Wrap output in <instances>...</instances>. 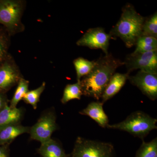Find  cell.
<instances>
[{
    "instance_id": "1",
    "label": "cell",
    "mask_w": 157,
    "mask_h": 157,
    "mask_svg": "<svg viewBox=\"0 0 157 157\" xmlns=\"http://www.w3.org/2000/svg\"><path fill=\"white\" fill-rule=\"evenodd\" d=\"M123 65L111 54L100 58L91 71L80 79L82 95L99 101L116 70Z\"/></svg>"
},
{
    "instance_id": "2",
    "label": "cell",
    "mask_w": 157,
    "mask_h": 157,
    "mask_svg": "<svg viewBox=\"0 0 157 157\" xmlns=\"http://www.w3.org/2000/svg\"><path fill=\"white\" fill-rule=\"evenodd\" d=\"M145 17L141 16L132 4L128 3L122 9L119 20L110 31L111 36L120 38L127 48L136 45L142 35V28Z\"/></svg>"
},
{
    "instance_id": "3",
    "label": "cell",
    "mask_w": 157,
    "mask_h": 157,
    "mask_svg": "<svg viewBox=\"0 0 157 157\" xmlns=\"http://www.w3.org/2000/svg\"><path fill=\"white\" fill-rule=\"evenodd\" d=\"M25 4V1L22 0L0 1V24L4 26L10 36L25 29L21 18Z\"/></svg>"
},
{
    "instance_id": "4",
    "label": "cell",
    "mask_w": 157,
    "mask_h": 157,
    "mask_svg": "<svg viewBox=\"0 0 157 157\" xmlns=\"http://www.w3.org/2000/svg\"><path fill=\"white\" fill-rule=\"evenodd\" d=\"M157 119L137 110L132 113L123 121L114 124H109L107 128L128 132L143 140L151 131L157 129Z\"/></svg>"
},
{
    "instance_id": "5",
    "label": "cell",
    "mask_w": 157,
    "mask_h": 157,
    "mask_svg": "<svg viewBox=\"0 0 157 157\" xmlns=\"http://www.w3.org/2000/svg\"><path fill=\"white\" fill-rule=\"evenodd\" d=\"M114 147L111 143L78 137L71 154L72 157H113Z\"/></svg>"
},
{
    "instance_id": "6",
    "label": "cell",
    "mask_w": 157,
    "mask_h": 157,
    "mask_svg": "<svg viewBox=\"0 0 157 157\" xmlns=\"http://www.w3.org/2000/svg\"><path fill=\"white\" fill-rule=\"evenodd\" d=\"M56 116L53 109L45 110L37 122L30 127L29 134L32 140H36L41 144L50 140L52 133L58 129Z\"/></svg>"
},
{
    "instance_id": "7",
    "label": "cell",
    "mask_w": 157,
    "mask_h": 157,
    "mask_svg": "<svg viewBox=\"0 0 157 157\" xmlns=\"http://www.w3.org/2000/svg\"><path fill=\"white\" fill-rule=\"evenodd\" d=\"M124 63L128 73L139 69L146 73L157 74V51L131 53L127 56Z\"/></svg>"
},
{
    "instance_id": "8",
    "label": "cell",
    "mask_w": 157,
    "mask_h": 157,
    "mask_svg": "<svg viewBox=\"0 0 157 157\" xmlns=\"http://www.w3.org/2000/svg\"><path fill=\"white\" fill-rule=\"evenodd\" d=\"M111 38L110 34L107 33L103 28L90 29L78 39L76 45L91 49H101L107 55L109 40Z\"/></svg>"
},
{
    "instance_id": "9",
    "label": "cell",
    "mask_w": 157,
    "mask_h": 157,
    "mask_svg": "<svg viewBox=\"0 0 157 157\" xmlns=\"http://www.w3.org/2000/svg\"><path fill=\"white\" fill-rule=\"evenodd\" d=\"M23 76L19 67L10 55L0 66V92L4 93L17 85Z\"/></svg>"
},
{
    "instance_id": "10",
    "label": "cell",
    "mask_w": 157,
    "mask_h": 157,
    "mask_svg": "<svg viewBox=\"0 0 157 157\" xmlns=\"http://www.w3.org/2000/svg\"><path fill=\"white\" fill-rule=\"evenodd\" d=\"M128 79L132 85L137 86L142 94L150 100H156L157 74L140 70L135 76H129Z\"/></svg>"
},
{
    "instance_id": "11",
    "label": "cell",
    "mask_w": 157,
    "mask_h": 157,
    "mask_svg": "<svg viewBox=\"0 0 157 157\" xmlns=\"http://www.w3.org/2000/svg\"><path fill=\"white\" fill-rule=\"evenodd\" d=\"M103 103L99 101L91 102L79 113L89 117L102 128H107L109 124V120L103 109Z\"/></svg>"
},
{
    "instance_id": "12",
    "label": "cell",
    "mask_w": 157,
    "mask_h": 157,
    "mask_svg": "<svg viewBox=\"0 0 157 157\" xmlns=\"http://www.w3.org/2000/svg\"><path fill=\"white\" fill-rule=\"evenodd\" d=\"M130 73H115L110 78L102 96V102L104 104L117 94L125 84Z\"/></svg>"
},
{
    "instance_id": "13",
    "label": "cell",
    "mask_w": 157,
    "mask_h": 157,
    "mask_svg": "<svg viewBox=\"0 0 157 157\" xmlns=\"http://www.w3.org/2000/svg\"><path fill=\"white\" fill-rule=\"evenodd\" d=\"M25 112L23 107L11 108L9 105L6 106L0 111V131L8 126L21 124Z\"/></svg>"
},
{
    "instance_id": "14",
    "label": "cell",
    "mask_w": 157,
    "mask_h": 157,
    "mask_svg": "<svg viewBox=\"0 0 157 157\" xmlns=\"http://www.w3.org/2000/svg\"><path fill=\"white\" fill-rule=\"evenodd\" d=\"M30 127L24 126L21 124L8 126L0 131V146L9 145L14 139L25 134L29 133Z\"/></svg>"
},
{
    "instance_id": "15",
    "label": "cell",
    "mask_w": 157,
    "mask_h": 157,
    "mask_svg": "<svg viewBox=\"0 0 157 157\" xmlns=\"http://www.w3.org/2000/svg\"><path fill=\"white\" fill-rule=\"evenodd\" d=\"M38 153L42 157H68L61 144L56 140H50L41 144L38 149Z\"/></svg>"
},
{
    "instance_id": "16",
    "label": "cell",
    "mask_w": 157,
    "mask_h": 157,
    "mask_svg": "<svg viewBox=\"0 0 157 157\" xmlns=\"http://www.w3.org/2000/svg\"><path fill=\"white\" fill-rule=\"evenodd\" d=\"M134 53H144L157 51V39L148 36H141L137 40Z\"/></svg>"
},
{
    "instance_id": "17",
    "label": "cell",
    "mask_w": 157,
    "mask_h": 157,
    "mask_svg": "<svg viewBox=\"0 0 157 157\" xmlns=\"http://www.w3.org/2000/svg\"><path fill=\"white\" fill-rule=\"evenodd\" d=\"M96 61H91L82 57H78L73 61L76 73L77 81L86 76L91 71L95 65Z\"/></svg>"
},
{
    "instance_id": "18",
    "label": "cell",
    "mask_w": 157,
    "mask_h": 157,
    "mask_svg": "<svg viewBox=\"0 0 157 157\" xmlns=\"http://www.w3.org/2000/svg\"><path fill=\"white\" fill-rule=\"evenodd\" d=\"M82 95V93L80 81H77L74 84H69L66 86L61 102L63 104H66L74 99L80 100Z\"/></svg>"
},
{
    "instance_id": "19",
    "label": "cell",
    "mask_w": 157,
    "mask_h": 157,
    "mask_svg": "<svg viewBox=\"0 0 157 157\" xmlns=\"http://www.w3.org/2000/svg\"><path fill=\"white\" fill-rule=\"evenodd\" d=\"M29 82L26 80L23 77L20 79L9 107L11 108L17 107V104L22 100L25 94L29 91Z\"/></svg>"
},
{
    "instance_id": "20",
    "label": "cell",
    "mask_w": 157,
    "mask_h": 157,
    "mask_svg": "<svg viewBox=\"0 0 157 157\" xmlns=\"http://www.w3.org/2000/svg\"><path fill=\"white\" fill-rule=\"evenodd\" d=\"M157 156V138L148 142L142 140V144L136 152L135 157H156Z\"/></svg>"
},
{
    "instance_id": "21",
    "label": "cell",
    "mask_w": 157,
    "mask_h": 157,
    "mask_svg": "<svg viewBox=\"0 0 157 157\" xmlns=\"http://www.w3.org/2000/svg\"><path fill=\"white\" fill-rule=\"evenodd\" d=\"M10 37L5 29H0V66L6 61L10 55L9 53Z\"/></svg>"
},
{
    "instance_id": "22",
    "label": "cell",
    "mask_w": 157,
    "mask_h": 157,
    "mask_svg": "<svg viewBox=\"0 0 157 157\" xmlns=\"http://www.w3.org/2000/svg\"><path fill=\"white\" fill-rule=\"evenodd\" d=\"M45 85L46 83L45 82H43L39 87L36 89L29 91L22 100L27 104L31 105L34 109H36L37 104L40 101V96L45 89Z\"/></svg>"
},
{
    "instance_id": "23",
    "label": "cell",
    "mask_w": 157,
    "mask_h": 157,
    "mask_svg": "<svg viewBox=\"0 0 157 157\" xmlns=\"http://www.w3.org/2000/svg\"><path fill=\"white\" fill-rule=\"evenodd\" d=\"M142 36H148L157 39V13L145 18L142 28Z\"/></svg>"
},
{
    "instance_id": "24",
    "label": "cell",
    "mask_w": 157,
    "mask_h": 157,
    "mask_svg": "<svg viewBox=\"0 0 157 157\" xmlns=\"http://www.w3.org/2000/svg\"><path fill=\"white\" fill-rule=\"evenodd\" d=\"M9 100L6 94L0 92V111L8 105Z\"/></svg>"
},
{
    "instance_id": "25",
    "label": "cell",
    "mask_w": 157,
    "mask_h": 157,
    "mask_svg": "<svg viewBox=\"0 0 157 157\" xmlns=\"http://www.w3.org/2000/svg\"><path fill=\"white\" fill-rule=\"evenodd\" d=\"M9 145L0 146V157H9Z\"/></svg>"
},
{
    "instance_id": "26",
    "label": "cell",
    "mask_w": 157,
    "mask_h": 157,
    "mask_svg": "<svg viewBox=\"0 0 157 157\" xmlns=\"http://www.w3.org/2000/svg\"><path fill=\"white\" fill-rule=\"evenodd\" d=\"M156 157H157V156Z\"/></svg>"
}]
</instances>
